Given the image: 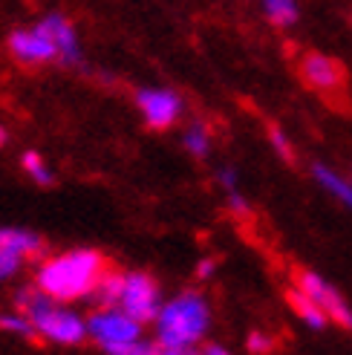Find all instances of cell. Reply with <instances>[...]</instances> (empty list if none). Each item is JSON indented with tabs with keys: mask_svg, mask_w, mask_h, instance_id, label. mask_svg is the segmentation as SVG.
I'll return each mask as SVG.
<instances>
[{
	"mask_svg": "<svg viewBox=\"0 0 352 355\" xmlns=\"http://www.w3.org/2000/svg\"><path fill=\"white\" fill-rule=\"evenodd\" d=\"M104 272H107V263L96 248H73V252L44 260L35 275V286H41L58 304H73V300L90 297Z\"/></svg>",
	"mask_w": 352,
	"mask_h": 355,
	"instance_id": "1",
	"label": "cell"
},
{
	"mask_svg": "<svg viewBox=\"0 0 352 355\" xmlns=\"http://www.w3.org/2000/svg\"><path fill=\"white\" fill-rule=\"evenodd\" d=\"M153 327H156V341L170 349H191L202 344L211 327V306L205 295L197 289H185L176 297L165 300Z\"/></svg>",
	"mask_w": 352,
	"mask_h": 355,
	"instance_id": "2",
	"label": "cell"
},
{
	"mask_svg": "<svg viewBox=\"0 0 352 355\" xmlns=\"http://www.w3.org/2000/svg\"><path fill=\"white\" fill-rule=\"evenodd\" d=\"M162 289L148 272H127L125 289H121L118 309H125L139 324H153L156 315L162 312Z\"/></svg>",
	"mask_w": 352,
	"mask_h": 355,
	"instance_id": "3",
	"label": "cell"
},
{
	"mask_svg": "<svg viewBox=\"0 0 352 355\" xmlns=\"http://www.w3.org/2000/svg\"><path fill=\"white\" fill-rule=\"evenodd\" d=\"M32 324H35V332H38L41 338H46L52 344H61V347H73V344H81L84 338H90L87 318L69 306H61V304H52L41 315H35Z\"/></svg>",
	"mask_w": 352,
	"mask_h": 355,
	"instance_id": "4",
	"label": "cell"
},
{
	"mask_svg": "<svg viewBox=\"0 0 352 355\" xmlns=\"http://www.w3.org/2000/svg\"><path fill=\"white\" fill-rule=\"evenodd\" d=\"M142 327L136 318H130L125 309L110 306V309H96L87 318V329H90V338H96V344L113 347V344H127V341H139L142 338Z\"/></svg>",
	"mask_w": 352,
	"mask_h": 355,
	"instance_id": "5",
	"label": "cell"
},
{
	"mask_svg": "<svg viewBox=\"0 0 352 355\" xmlns=\"http://www.w3.org/2000/svg\"><path fill=\"white\" fill-rule=\"evenodd\" d=\"M294 286L301 289L306 297H312L315 304L326 312L329 321H335L344 329H352V306L344 300V295L332 286V283H326L321 275H315L309 269L294 272Z\"/></svg>",
	"mask_w": 352,
	"mask_h": 355,
	"instance_id": "6",
	"label": "cell"
},
{
	"mask_svg": "<svg viewBox=\"0 0 352 355\" xmlns=\"http://www.w3.org/2000/svg\"><path fill=\"white\" fill-rule=\"evenodd\" d=\"M12 58L24 67H41L49 61H58V46L44 24H35L32 29H15L6 41Z\"/></svg>",
	"mask_w": 352,
	"mask_h": 355,
	"instance_id": "7",
	"label": "cell"
},
{
	"mask_svg": "<svg viewBox=\"0 0 352 355\" xmlns=\"http://www.w3.org/2000/svg\"><path fill=\"white\" fill-rule=\"evenodd\" d=\"M136 104L145 116V124L153 130H168L182 119L185 104L168 87H142L136 93Z\"/></svg>",
	"mask_w": 352,
	"mask_h": 355,
	"instance_id": "8",
	"label": "cell"
},
{
	"mask_svg": "<svg viewBox=\"0 0 352 355\" xmlns=\"http://www.w3.org/2000/svg\"><path fill=\"white\" fill-rule=\"evenodd\" d=\"M301 76L309 87L321 93H338L341 84H344V67L329 58V55H321V52H309L301 61Z\"/></svg>",
	"mask_w": 352,
	"mask_h": 355,
	"instance_id": "9",
	"label": "cell"
},
{
	"mask_svg": "<svg viewBox=\"0 0 352 355\" xmlns=\"http://www.w3.org/2000/svg\"><path fill=\"white\" fill-rule=\"evenodd\" d=\"M41 24L49 29L52 41H55V46H58V64H64V67L81 64V44H78L76 26L69 24L61 12H49Z\"/></svg>",
	"mask_w": 352,
	"mask_h": 355,
	"instance_id": "10",
	"label": "cell"
},
{
	"mask_svg": "<svg viewBox=\"0 0 352 355\" xmlns=\"http://www.w3.org/2000/svg\"><path fill=\"white\" fill-rule=\"evenodd\" d=\"M0 248L17 254V257H41L44 254V237L29 232V228H0Z\"/></svg>",
	"mask_w": 352,
	"mask_h": 355,
	"instance_id": "11",
	"label": "cell"
},
{
	"mask_svg": "<svg viewBox=\"0 0 352 355\" xmlns=\"http://www.w3.org/2000/svg\"><path fill=\"white\" fill-rule=\"evenodd\" d=\"M121 289H125V275L107 269L101 275V280L96 283V289L90 292V297H87V300H90L96 309H110V306H118Z\"/></svg>",
	"mask_w": 352,
	"mask_h": 355,
	"instance_id": "12",
	"label": "cell"
},
{
	"mask_svg": "<svg viewBox=\"0 0 352 355\" xmlns=\"http://www.w3.org/2000/svg\"><path fill=\"white\" fill-rule=\"evenodd\" d=\"M312 176L318 180V185L324 191H329L335 200H341L344 205L352 208V180H346V176H341L335 168H329L324 162H315L312 165Z\"/></svg>",
	"mask_w": 352,
	"mask_h": 355,
	"instance_id": "13",
	"label": "cell"
},
{
	"mask_svg": "<svg viewBox=\"0 0 352 355\" xmlns=\"http://www.w3.org/2000/svg\"><path fill=\"white\" fill-rule=\"evenodd\" d=\"M286 297H289V304H292V309H294V315L301 318V321L309 327V329H326V324H329V318H326V312L315 304L312 297H306L301 289H289L286 292Z\"/></svg>",
	"mask_w": 352,
	"mask_h": 355,
	"instance_id": "14",
	"label": "cell"
},
{
	"mask_svg": "<svg viewBox=\"0 0 352 355\" xmlns=\"http://www.w3.org/2000/svg\"><path fill=\"white\" fill-rule=\"evenodd\" d=\"M263 6V15L269 17L274 26H294L297 17H301V6H297V0H260Z\"/></svg>",
	"mask_w": 352,
	"mask_h": 355,
	"instance_id": "15",
	"label": "cell"
},
{
	"mask_svg": "<svg viewBox=\"0 0 352 355\" xmlns=\"http://www.w3.org/2000/svg\"><path fill=\"white\" fill-rule=\"evenodd\" d=\"M182 145L191 156L197 159H205L211 153V130L202 119H193L188 128H185V136H182Z\"/></svg>",
	"mask_w": 352,
	"mask_h": 355,
	"instance_id": "16",
	"label": "cell"
},
{
	"mask_svg": "<svg viewBox=\"0 0 352 355\" xmlns=\"http://www.w3.org/2000/svg\"><path fill=\"white\" fill-rule=\"evenodd\" d=\"M21 162H24V171L32 176V182H38V185H44V188H49L52 182H55V173L49 171V165L44 162V156H41V153L26 150Z\"/></svg>",
	"mask_w": 352,
	"mask_h": 355,
	"instance_id": "17",
	"label": "cell"
},
{
	"mask_svg": "<svg viewBox=\"0 0 352 355\" xmlns=\"http://www.w3.org/2000/svg\"><path fill=\"white\" fill-rule=\"evenodd\" d=\"M0 329H6L12 335H21V338H32V335H38L35 332V324L29 321V318L24 312H9V315H0Z\"/></svg>",
	"mask_w": 352,
	"mask_h": 355,
	"instance_id": "18",
	"label": "cell"
},
{
	"mask_svg": "<svg viewBox=\"0 0 352 355\" xmlns=\"http://www.w3.org/2000/svg\"><path fill=\"white\" fill-rule=\"evenodd\" d=\"M269 139H272V148H274L280 156H283V162H289V165H292V162H294V150H292V145H289L286 133L272 124V128H269Z\"/></svg>",
	"mask_w": 352,
	"mask_h": 355,
	"instance_id": "19",
	"label": "cell"
},
{
	"mask_svg": "<svg viewBox=\"0 0 352 355\" xmlns=\"http://www.w3.org/2000/svg\"><path fill=\"white\" fill-rule=\"evenodd\" d=\"M21 266H24V257H17V254L6 252V248H0V280L15 277L17 272H21Z\"/></svg>",
	"mask_w": 352,
	"mask_h": 355,
	"instance_id": "20",
	"label": "cell"
},
{
	"mask_svg": "<svg viewBox=\"0 0 352 355\" xmlns=\"http://www.w3.org/2000/svg\"><path fill=\"white\" fill-rule=\"evenodd\" d=\"M217 182L225 188V191H237V182H240V176L234 168H220L217 171Z\"/></svg>",
	"mask_w": 352,
	"mask_h": 355,
	"instance_id": "21",
	"label": "cell"
},
{
	"mask_svg": "<svg viewBox=\"0 0 352 355\" xmlns=\"http://www.w3.org/2000/svg\"><path fill=\"white\" fill-rule=\"evenodd\" d=\"M249 349L252 352H269L272 349V338L269 335H263V332H252L249 335Z\"/></svg>",
	"mask_w": 352,
	"mask_h": 355,
	"instance_id": "22",
	"label": "cell"
},
{
	"mask_svg": "<svg viewBox=\"0 0 352 355\" xmlns=\"http://www.w3.org/2000/svg\"><path fill=\"white\" fill-rule=\"evenodd\" d=\"M228 208L237 211V214H249V202L240 197V191H228Z\"/></svg>",
	"mask_w": 352,
	"mask_h": 355,
	"instance_id": "23",
	"label": "cell"
},
{
	"mask_svg": "<svg viewBox=\"0 0 352 355\" xmlns=\"http://www.w3.org/2000/svg\"><path fill=\"white\" fill-rule=\"evenodd\" d=\"M214 269H217L214 260H202V263L197 266V277H200V280H208L211 275H214Z\"/></svg>",
	"mask_w": 352,
	"mask_h": 355,
	"instance_id": "24",
	"label": "cell"
},
{
	"mask_svg": "<svg viewBox=\"0 0 352 355\" xmlns=\"http://www.w3.org/2000/svg\"><path fill=\"white\" fill-rule=\"evenodd\" d=\"M202 355H231V352L222 349L220 344H208V347H202Z\"/></svg>",
	"mask_w": 352,
	"mask_h": 355,
	"instance_id": "25",
	"label": "cell"
},
{
	"mask_svg": "<svg viewBox=\"0 0 352 355\" xmlns=\"http://www.w3.org/2000/svg\"><path fill=\"white\" fill-rule=\"evenodd\" d=\"M6 139H9V133H6V128H0V148L6 145Z\"/></svg>",
	"mask_w": 352,
	"mask_h": 355,
	"instance_id": "26",
	"label": "cell"
},
{
	"mask_svg": "<svg viewBox=\"0 0 352 355\" xmlns=\"http://www.w3.org/2000/svg\"><path fill=\"white\" fill-rule=\"evenodd\" d=\"M188 355H202V349H197V347H193V349H191Z\"/></svg>",
	"mask_w": 352,
	"mask_h": 355,
	"instance_id": "27",
	"label": "cell"
}]
</instances>
